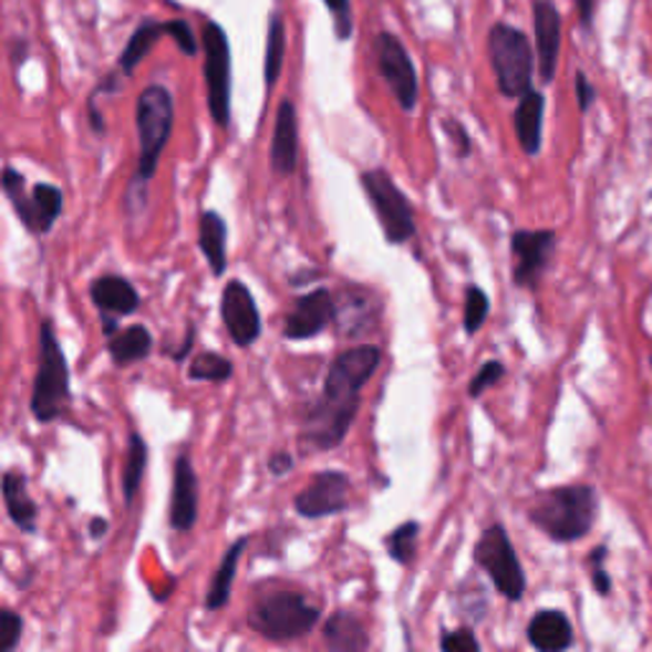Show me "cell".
<instances>
[{"label": "cell", "mask_w": 652, "mask_h": 652, "mask_svg": "<svg viewBox=\"0 0 652 652\" xmlns=\"http://www.w3.org/2000/svg\"><path fill=\"white\" fill-rule=\"evenodd\" d=\"M23 638V617L15 609H0V652H15Z\"/></svg>", "instance_id": "obj_33"}, {"label": "cell", "mask_w": 652, "mask_h": 652, "mask_svg": "<svg viewBox=\"0 0 652 652\" xmlns=\"http://www.w3.org/2000/svg\"><path fill=\"white\" fill-rule=\"evenodd\" d=\"M329 13L334 15V31L337 39L346 41L354 31V19H352V0H324Z\"/></svg>", "instance_id": "obj_37"}, {"label": "cell", "mask_w": 652, "mask_h": 652, "mask_svg": "<svg viewBox=\"0 0 652 652\" xmlns=\"http://www.w3.org/2000/svg\"><path fill=\"white\" fill-rule=\"evenodd\" d=\"M474 561L489 579L495 589L510 601H520L525 597V571L520 566V558L515 553V546L503 525H489L482 532L477 546H474Z\"/></svg>", "instance_id": "obj_8"}, {"label": "cell", "mask_w": 652, "mask_h": 652, "mask_svg": "<svg viewBox=\"0 0 652 652\" xmlns=\"http://www.w3.org/2000/svg\"><path fill=\"white\" fill-rule=\"evenodd\" d=\"M558 235L553 230H518L510 240L515 258L513 281L518 288H536L556 252Z\"/></svg>", "instance_id": "obj_12"}, {"label": "cell", "mask_w": 652, "mask_h": 652, "mask_svg": "<svg viewBox=\"0 0 652 652\" xmlns=\"http://www.w3.org/2000/svg\"><path fill=\"white\" fill-rule=\"evenodd\" d=\"M362 189L368 194L387 242L403 245L416 237V215H413L411 199L405 197L385 168H370L362 174Z\"/></svg>", "instance_id": "obj_7"}, {"label": "cell", "mask_w": 652, "mask_h": 652, "mask_svg": "<svg viewBox=\"0 0 652 652\" xmlns=\"http://www.w3.org/2000/svg\"><path fill=\"white\" fill-rule=\"evenodd\" d=\"M70 377V362L56 340L54 321L44 319L39 332V368L31 391V413L39 423H54L64 416L72 397Z\"/></svg>", "instance_id": "obj_4"}, {"label": "cell", "mask_w": 652, "mask_h": 652, "mask_svg": "<svg viewBox=\"0 0 652 652\" xmlns=\"http://www.w3.org/2000/svg\"><path fill=\"white\" fill-rule=\"evenodd\" d=\"M375 54H377V70L380 77L387 82L393 97L397 100L405 113H413L418 105V72L413 66V59L408 49L403 46V41L395 33L383 31L375 39Z\"/></svg>", "instance_id": "obj_10"}, {"label": "cell", "mask_w": 652, "mask_h": 652, "mask_svg": "<svg viewBox=\"0 0 652 652\" xmlns=\"http://www.w3.org/2000/svg\"><path fill=\"white\" fill-rule=\"evenodd\" d=\"M576 82H573V92H576V103H579V113L583 115V113H589V107L594 105V100H597V90H594V84H591L589 80H587V74H583L581 70L576 72V77H573Z\"/></svg>", "instance_id": "obj_40"}, {"label": "cell", "mask_w": 652, "mask_h": 652, "mask_svg": "<svg viewBox=\"0 0 652 652\" xmlns=\"http://www.w3.org/2000/svg\"><path fill=\"white\" fill-rule=\"evenodd\" d=\"M219 311H222L227 334H230V340L237 346L248 350V346H252L260 340L262 321H260L256 296L250 293V288L242 281H230L225 286Z\"/></svg>", "instance_id": "obj_13"}, {"label": "cell", "mask_w": 652, "mask_h": 652, "mask_svg": "<svg viewBox=\"0 0 652 652\" xmlns=\"http://www.w3.org/2000/svg\"><path fill=\"white\" fill-rule=\"evenodd\" d=\"M199 520V479L192 459L182 454L174 464V489L168 522L176 532H189Z\"/></svg>", "instance_id": "obj_16"}, {"label": "cell", "mask_w": 652, "mask_h": 652, "mask_svg": "<svg viewBox=\"0 0 652 652\" xmlns=\"http://www.w3.org/2000/svg\"><path fill=\"white\" fill-rule=\"evenodd\" d=\"M442 652H482L477 634L472 627H459V630L442 632Z\"/></svg>", "instance_id": "obj_34"}, {"label": "cell", "mask_w": 652, "mask_h": 652, "mask_svg": "<svg viewBox=\"0 0 652 652\" xmlns=\"http://www.w3.org/2000/svg\"><path fill=\"white\" fill-rule=\"evenodd\" d=\"M194 334H197V329H194V327L186 329V337H184L182 346H179V350H174V352H172V360H174V362H184L186 358H192L189 352H192V346H194Z\"/></svg>", "instance_id": "obj_43"}, {"label": "cell", "mask_w": 652, "mask_h": 652, "mask_svg": "<svg viewBox=\"0 0 652 652\" xmlns=\"http://www.w3.org/2000/svg\"><path fill=\"white\" fill-rule=\"evenodd\" d=\"M576 11H579V19H581V27L583 29L594 27L597 0H576Z\"/></svg>", "instance_id": "obj_42"}, {"label": "cell", "mask_w": 652, "mask_h": 652, "mask_svg": "<svg viewBox=\"0 0 652 652\" xmlns=\"http://www.w3.org/2000/svg\"><path fill=\"white\" fill-rule=\"evenodd\" d=\"M444 131L448 133V138H452L454 148H456V156L459 158H467L472 154V138L467 128L459 121H454V117H448V121L444 123Z\"/></svg>", "instance_id": "obj_39"}, {"label": "cell", "mask_w": 652, "mask_h": 652, "mask_svg": "<svg viewBox=\"0 0 652 652\" xmlns=\"http://www.w3.org/2000/svg\"><path fill=\"white\" fill-rule=\"evenodd\" d=\"M270 166L276 174L288 176L299 166V115L291 100H283L276 110L273 143H270Z\"/></svg>", "instance_id": "obj_17"}, {"label": "cell", "mask_w": 652, "mask_h": 652, "mask_svg": "<svg viewBox=\"0 0 652 652\" xmlns=\"http://www.w3.org/2000/svg\"><path fill=\"white\" fill-rule=\"evenodd\" d=\"M62 189H56L54 184H37L31 189L29 209L27 215L21 217V222L33 235H46L54 227L59 215H62Z\"/></svg>", "instance_id": "obj_23"}, {"label": "cell", "mask_w": 652, "mask_h": 652, "mask_svg": "<svg viewBox=\"0 0 652 652\" xmlns=\"http://www.w3.org/2000/svg\"><path fill=\"white\" fill-rule=\"evenodd\" d=\"M352 482L344 472L327 469L313 474L311 482L293 497V510L307 520H321L340 515L350 507Z\"/></svg>", "instance_id": "obj_11"}, {"label": "cell", "mask_w": 652, "mask_h": 652, "mask_svg": "<svg viewBox=\"0 0 652 652\" xmlns=\"http://www.w3.org/2000/svg\"><path fill=\"white\" fill-rule=\"evenodd\" d=\"M135 128H138V166L128 186V207L143 209L148 182L156 176L161 154L174 131V95L164 84H148L138 95Z\"/></svg>", "instance_id": "obj_2"}, {"label": "cell", "mask_w": 652, "mask_h": 652, "mask_svg": "<svg viewBox=\"0 0 652 652\" xmlns=\"http://www.w3.org/2000/svg\"><path fill=\"white\" fill-rule=\"evenodd\" d=\"M161 37H168V21H143L138 29L133 31V37L128 44H125L123 54H121V72L125 77H131L135 72V66H138L146 54L154 49L156 41Z\"/></svg>", "instance_id": "obj_27"}, {"label": "cell", "mask_w": 652, "mask_h": 652, "mask_svg": "<svg viewBox=\"0 0 652 652\" xmlns=\"http://www.w3.org/2000/svg\"><path fill=\"white\" fill-rule=\"evenodd\" d=\"M487 54L497 87L505 97L520 100L525 92L532 90L536 52H532L528 33L505 21L493 23L487 33Z\"/></svg>", "instance_id": "obj_6"}, {"label": "cell", "mask_w": 652, "mask_h": 652, "mask_svg": "<svg viewBox=\"0 0 652 652\" xmlns=\"http://www.w3.org/2000/svg\"><path fill=\"white\" fill-rule=\"evenodd\" d=\"M528 642L538 652H566L573 645V627L561 609H544L528 624Z\"/></svg>", "instance_id": "obj_21"}, {"label": "cell", "mask_w": 652, "mask_h": 652, "mask_svg": "<svg viewBox=\"0 0 652 652\" xmlns=\"http://www.w3.org/2000/svg\"><path fill=\"white\" fill-rule=\"evenodd\" d=\"M321 622V609L301 591H276L256 601L248 612V627L270 642H291L307 638Z\"/></svg>", "instance_id": "obj_5"}, {"label": "cell", "mask_w": 652, "mask_h": 652, "mask_svg": "<svg viewBox=\"0 0 652 652\" xmlns=\"http://www.w3.org/2000/svg\"><path fill=\"white\" fill-rule=\"evenodd\" d=\"M168 37H172L176 44H179V49H182V54H186V56H194L197 54V41H194V31H192V27L186 21H182V19H176V21H168Z\"/></svg>", "instance_id": "obj_38"}, {"label": "cell", "mask_w": 652, "mask_h": 652, "mask_svg": "<svg viewBox=\"0 0 652 652\" xmlns=\"http://www.w3.org/2000/svg\"><path fill=\"white\" fill-rule=\"evenodd\" d=\"M107 352L117 368L135 365V362H143L154 352V334L148 332V327L133 324L115 337H110Z\"/></svg>", "instance_id": "obj_25"}, {"label": "cell", "mask_w": 652, "mask_h": 652, "mask_svg": "<svg viewBox=\"0 0 652 652\" xmlns=\"http://www.w3.org/2000/svg\"><path fill=\"white\" fill-rule=\"evenodd\" d=\"M232 372V362L217 352H199L189 362V380L194 383H227Z\"/></svg>", "instance_id": "obj_29"}, {"label": "cell", "mask_w": 652, "mask_h": 652, "mask_svg": "<svg viewBox=\"0 0 652 652\" xmlns=\"http://www.w3.org/2000/svg\"><path fill=\"white\" fill-rule=\"evenodd\" d=\"M248 540H250L248 536L237 538L235 544L227 548V553L222 556V563H219L215 576H211V583H209V591H207V599H205V607L209 609V612H217V609H225L227 604H230L235 573H237V566H240L245 548H248Z\"/></svg>", "instance_id": "obj_24"}, {"label": "cell", "mask_w": 652, "mask_h": 652, "mask_svg": "<svg viewBox=\"0 0 652 652\" xmlns=\"http://www.w3.org/2000/svg\"><path fill=\"white\" fill-rule=\"evenodd\" d=\"M0 495H3L6 513L15 528L33 536V532H37L39 507L29 495L27 474H23L21 469L3 472V477H0Z\"/></svg>", "instance_id": "obj_19"}, {"label": "cell", "mask_w": 652, "mask_h": 652, "mask_svg": "<svg viewBox=\"0 0 652 652\" xmlns=\"http://www.w3.org/2000/svg\"><path fill=\"white\" fill-rule=\"evenodd\" d=\"M544 117H546V95L538 90L525 92L518 107H515L513 123L515 135L525 156H538L544 148Z\"/></svg>", "instance_id": "obj_18"}, {"label": "cell", "mask_w": 652, "mask_h": 652, "mask_svg": "<svg viewBox=\"0 0 652 652\" xmlns=\"http://www.w3.org/2000/svg\"><path fill=\"white\" fill-rule=\"evenodd\" d=\"M532 31H536V66L540 82L550 84L561 54V13L553 0H532Z\"/></svg>", "instance_id": "obj_15"}, {"label": "cell", "mask_w": 652, "mask_h": 652, "mask_svg": "<svg viewBox=\"0 0 652 652\" xmlns=\"http://www.w3.org/2000/svg\"><path fill=\"white\" fill-rule=\"evenodd\" d=\"M199 250L205 252L211 276H222L227 270V225L215 209L199 217Z\"/></svg>", "instance_id": "obj_26"}, {"label": "cell", "mask_w": 652, "mask_h": 652, "mask_svg": "<svg viewBox=\"0 0 652 652\" xmlns=\"http://www.w3.org/2000/svg\"><path fill=\"white\" fill-rule=\"evenodd\" d=\"M650 365H652V358H650Z\"/></svg>", "instance_id": "obj_47"}, {"label": "cell", "mask_w": 652, "mask_h": 652, "mask_svg": "<svg viewBox=\"0 0 652 652\" xmlns=\"http://www.w3.org/2000/svg\"><path fill=\"white\" fill-rule=\"evenodd\" d=\"M597 489L591 485L550 487L530 505L528 518L556 544H573L587 538L597 520Z\"/></svg>", "instance_id": "obj_3"}, {"label": "cell", "mask_w": 652, "mask_h": 652, "mask_svg": "<svg viewBox=\"0 0 652 652\" xmlns=\"http://www.w3.org/2000/svg\"><path fill=\"white\" fill-rule=\"evenodd\" d=\"M103 332H105L107 340H110V337H115L117 332H121V329H117L115 317H110V313H103Z\"/></svg>", "instance_id": "obj_46"}, {"label": "cell", "mask_w": 652, "mask_h": 652, "mask_svg": "<svg viewBox=\"0 0 652 652\" xmlns=\"http://www.w3.org/2000/svg\"><path fill=\"white\" fill-rule=\"evenodd\" d=\"M418 536H421V525L416 520H405L385 538L387 553H391V558L397 566L413 563V558H416V548H418Z\"/></svg>", "instance_id": "obj_30"}, {"label": "cell", "mask_w": 652, "mask_h": 652, "mask_svg": "<svg viewBox=\"0 0 652 652\" xmlns=\"http://www.w3.org/2000/svg\"><path fill=\"white\" fill-rule=\"evenodd\" d=\"M286 56V27L281 15H270L268 23V44H266V84L273 87L281 77Z\"/></svg>", "instance_id": "obj_31"}, {"label": "cell", "mask_w": 652, "mask_h": 652, "mask_svg": "<svg viewBox=\"0 0 652 652\" xmlns=\"http://www.w3.org/2000/svg\"><path fill=\"white\" fill-rule=\"evenodd\" d=\"M87 530H90L92 540H103L107 536V530H110V522L105 518H92Z\"/></svg>", "instance_id": "obj_45"}, {"label": "cell", "mask_w": 652, "mask_h": 652, "mask_svg": "<svg viewBox=\"0 0 652 652\" xmlns=\"http://www.w3.org/2000/svg\"><path fill=\"white\" fill-rule=\"evenodd\" d=\"M321 638H324L327 652H368L370 650V634L365 622L358 614L337 609L334 614L327 617L321 627Z\"/></svg>", "instance_id": "obj_20"}, {"label": "cell", "mask_w": 652, "mask_h": 652, "mask_svg": "<svg viewBox=\"0 0 652 652\" xmlns=\"http://www.w3.org/2000/svg\"><path fill=\"white\" fill-rule=\"evenodd\" d=\"M489 317V299L479 286H469L464 296V332L474 337Z\"/></svg>", "instance_id": "obj_32"}, {"label": "cell", "mask_w": 652, "mask_h": 652, "mask_svg": "<svg viewBox=\"0 0 652 652\" xmlns=\"http://www.w3.org/2000/svg\"><path fill=\"white\" fill-rule=\"evenodd\" d=\"M380 362H383V350L377 344H360L337 354L327 370L321 397L301 423L303 444L317 452H332L344 442L358 418L362 387L375 375Z\"/></svg>", "instance_id": "obj_1"}, {"label": "cell", "mask_w": 652, "mask_h": 652, "mask_svg": "<svg viewBox=\"0 0 652 652\" xmlns=\"http://www.w3.org/2000/svg\"><path fill=\"white\" fill-rule=\"evenodd\" d=\"M201 44H205V80H207V103L209 115L217 123V128L227 131L230 125V97H232V54L230 41L222 27L215 21L205 23L201 33Z\"/></svg>", "instance_id": "obj_9"}, {"label": "cell", "mask_w": 652, "mask_h": 652, "mask_svg": "<svg viewBox=\"0 0 652 652\" xmlns=\"http://www.w3.org/2000/svg\"><path fill=\"white\" fill-rule=\"evenodd\" d=\"M337 319L334 296L327 288H313L307 296H301L293 303L291 313L286 317L283 337L291 342H307L324 332V329Z\"/></svg>", "instance_id": "obj_14"}, {"label": "cell", "mask_w": 652, "mask_h": 652, "mask_svg": "<svg viewBox=\"0 0 652 652\" xmlns=\"http://www.w3.org/2000/svg\"><path fill=\"white\" fill-rule=\"evenodd\" d=\"M146 467H148V444L143 442L138 431H131L128 454H125V467H123V499L128 507L133 505L135 495H138Z\"/></svg>", "instance_id": "obj_28"}, {"label": "cell", "mask_w": 652, "mask_h": 652, "mask_svg": "<svg viewBox=\"0 0 652 652\" xmlns=\"http://www.w3.org/2000/svg\"><path fill=\"white\" fill-rule=\"evenodd\" d=\"M296 467V459L288 452H278L268 459V472L273 474V477H286L288 472H293Z\"/></svg>", "instance_id": "obj_41"}, {"label": "cell", "mask_w": 652, "mask_h": 652, "mask_svg": "<svg viewBox=\"0 0 652 652\" xmlns=\"http://www.w3.org/2000/svg\"><path fill=\"white\" fill-rule=\"evenodd\" d=\"M505 377V365L499 360H489L487 365H482V370L477 372V375L472 377L469 383V397H479L485 391H489V387L497 385L499 380Z\"/></svg>", "instance_id": "obj_36"}, {"label": "cell", "mask_w": 652, "mask_h": 652, "mask_svg": "<svg viewBox=\"0 0 652 652\" xmlns=\"http://www.w3.org/2000/svg\"><path fill=\"white\" fill-rule=\"evenodd\" d=\"M609 553L607 546H597L594 550L589 553V569H591V587L599 597H607L609 591H612V576L607 573L604 569V558Z\"/></svg>", "instance_id": "obj_35"}, {"label": "cell", "mask_w": 652, "mask_h": 652, "mask_svg": "<svg viewBox=\"0 0 652 652\" xmlns=\"http://www.w3.org/2000/svg\"><path fill=\"white\" fill-rule=\"evenodd\" d=\"M90 299L100 313H110V317H131L141 307L138 291L123 276H100L90 286Z\"/></svg>", "instance_id": "obj_22"}, {"label": "cell", "mask_w": 652, "mask_h": 652, "mask_svg": "<svg viewBox=\"0 0 652 652\" xmlns=\"http://www.w3.org/2000/svg\"><path fill=\"white\" fill-rule=\"evenodd\" d=\"M27 56H29V44L23 39H15V41H11V62H13V66L15 70H19V66L27 62Z\"/></svg>", "instance_id": "obj_44"}]
</instances>
